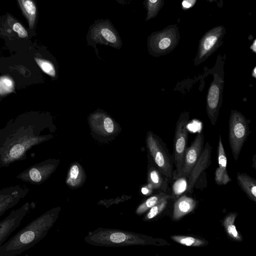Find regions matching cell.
I'll use <instances>...</instances> for the list:
<instances>
[{"mask_svg": "<svg viewBox=\"0 0 256 256\" xmlns=\"http://www.w3.org/2000/svg\"><path fill=\"white\" fill-rule=\"evenodd\" d=\"M226 28L222 26L214 27L200 38L194 62L198 66L206 61L222 44Z\"/></svg>", "mask_w": 256, "mask_h": 256, "instance_id": "cell-10", "label": "cell"}, {"mask_svg": "<svg viewBox=\"0 0 256 256\" xmlns=\"http://www.w3.org/2000/svg\"><path fill=\"white\" fill-rule=\"evenodd\" d=\"M172 186V194L174 198L178 197L184 192L186 191L187 188V179L186 177L180 176L174 180Z\"/></svg>", "mask_w": 256, "mask_h": 256, "instance_id": "cell-28", "label": "cell"}, {"mask_svg": "<svg viewBox=\"0 0 256 256\" xmlns=\"http://www.w3.org/2000/svg\"><path fill=\"white\" fill-rule=\"evenodd\" d=\"M180 40V34L177 25L168 26L149 36L148 38V52L156 57L167 54L176 47Z\"/></svg>", "mask_w": 256, "mask_h": 256, "instance_id": "cell-6", "label": "cell"}, {"mask_svg": "<svg viewBox=\"0 0 256 256\" xmlns=\"http://www.w3.org/2000/svg\"><path fill=\"white\" fill-rule=\"evenodd\" d=\"M256 154H254L252 158V161H253V165L252 166L256 169Z\"/></svg>", "mask_w": 256, "mask_h": 256, "instance_id": "cell-37", "label": "cell"}, {"mask_svg": "<svg viewBox=\"0 0 256 256\" xmlns=\"http://www.w3.org/2000/svg\"><path fill=\"white\" fill-rule=\"evenodd\" d=\"M174 198V196L172 194L160 192L158 194L150 197L140 204L136 208V212L138 215L143 214L160 202L164 200H170Z\"/></svg>", "mask_w": 256, "mask_h": 256, "instance_id": "cell-23", "label": "cell"}, {"mask_svg": "<svg viewBox=\"0 0 256 256\" xmlns=\"http://www.w3.org/2000/svg\"><path fill=\"white\" fill-rule=\"evenodd\" d=\"M86 38L88 44H104L120 48L122 42L118 33L108 20L96 21L90 28Z\"/></svg>", "mask_w": 256, "mask_h": 256, "instance_id": "cell-9", "label": "cell"}, {"mask_svg": "<svg viewBox=\"0 0 256 256\" xmlns=\"http://www.w3.org/2000/svg\"><path fill=\"white\" fill-rule=\"evenodd\" d=\"M44 126V114L34 111L10 120L0 130V168L26 160L30 149L50 138L40 134Z\"/></svg>", "mask_w": 256, "mask_h": 256, "instance_id": "cell-1", "label": "cell"}, {"mask_svg": "<svg viewBox=\"0 0 256 256\" xmlns=\"http://www.w3.org/2000/svg\"><path fill=\"white\" fill-rule=\"evenodd\" d=\"M218 166L214 172V180L216 184L219 186L226 185L232 181L230 178L227 167V158L222 139L220 134L217 148Z\"/></svg>", "mask_w": 256, "mask_h": 256, "instance_id": "cell-17", "label": "cell"}, {"mask_svg": "<svg viewBox=\"0 0 256 256\" xmlns=\"http://www.w3.org/2000/svg\"><path fill=\"white\" fill-rule=\"evenodd\" d=\"M164 0H144L146 10V21L155 18L164 6Z\"/></svg>", "mask_w": 256, "mask_h": 256, "instance_id": "cell-26", "label": "cell"}, {"mask_svg": "<svg viewBox=\"0 0 256 256\" xmlns=\"http://www.w3.org/2000/svg\"><path fill=\"white\" fill-rule=\"evenodd\" d=\"M196 201L186 195L182 196L176 200L174 205L172 219L178 221L192 212L196 206Z\"/></svg>", "mask_w": 256, "mask_h": 256, "instance_id": "cell-18", "label": "cell"}, {"mask_svg": "<svg viewBox=\"0 0 256 256\" xmlns=\"http://www.w3.org/2000/svg\"><path fill=\"white\" fill-rule=\"evenodd\" d=\"M34 60L44 72L52 77H56V70L51 62L38 58H34Z\"/></svg>", "mask_w": 256, "mask_h": 256, "instance_id": "cell-30", "label": "cell"}, {"mask_svg": "<svg viewBox=\"0 0 256 256\" xmlns=\"http://www.w3.org/2000/svg\"><path fill=\"white\" fill-rule=\"evenodd\" d=\"M60 207L52 208L33 220L0 247V256H16L40 241L56 222Z\"/></svg>", "mask_w": 256, "mask_h": 256, "instance_id": "cell-2", "label": "cell"}, {"mask_svg": "<svg viewBox=\"0 0 256 256\" xmlns=\"http://www.w3.org/2000/svg\"><path fill=\"white\" fill-rule=\"evenodd\" d=\"M238 183L247 196L256 202V180L245 173L238 172Z\"/></svg>", "mask_w": 256, "mask_h": 256, "instance_id": "cell-21", "label": "cell"}, {"mask_svg": "<svg viewBox=\"0 0 256 256\" xmlns=\"http://www.w3.org/2000/svg\"><path fill=\"white\" fill-rule=\"evenodd\" d=\"M86 178L82 168L78 163H74L70 168L66 178V184L72 188H78L83 184Z\"/></svg>", "mask_w": 256, "mask_h": 256, "instance_id": "cell-20", "label": "cell"}, {"mask_svg": "<svg viewBox=\"0 0 256 256\" xmlns=\"http://www.w3.org/2000/svg\"><path fill=\"white\" fill-rule=\"evenodd\" d=\"M13 82L10 78L4 76L0 78V94L4 95L14 90Z\"/></svg>", "mask_w": 256, "mask_h": 256, "instance_id": "cell-31", "label": "cell"}, {"mask_svg": "<svg viewBox=\"0 0 256 256\" xmlns=\"http://www.w3.org/2000/svg\"><path fill=\"white\" fill-rule=\"evenodd\" d=\"M90 244L101 246H124L130 245H170L166 240L132 232L98 228L90 232L85 238Z\"/></svg>", "mask_w": 256, "mask_h": 256, "instance_id": "cell-3", "label": "cell"}, {"mask_svg": "<svg viewBox=\"0 0 256 256\" xmlns=\"http://www.w3.org/2000/svg\"><path fill=\"white\" fill-rule=\"evenodd\" d=\"M146 145L152 163L172 183L174 177V164L165 142L156 134L148 131L146 136Z\"/></svg>", "mask_w": 256, "mask_h": 256, "instance_id": "cell-5", "label": "cell"}, {"mask_svg": "<svg viewBox=\"0 0 256 256\" xmlns=\"http://www.w3.org/2000/svg\"><path fill=\"white\" fill-rule=\"evenodd\" d=\"M36 203L26 202L21 207L12 210L10 214L0 222V247L7 238L20 224L24 218L32 208H34Z\"/></svg>", "mask_w": 256, "mask_h": 256, "instance_id": "cell-12", "label": "cell"}, {"mask_svg": "<svg viewBox=\"0 0 256 256\" xmlns=\"http://www.w3.org/2000/svg\"><path fill=\"white\" fill-rule=\"evenodd\" d=\"M212 148L208 142L204 146L202 153L196 164L188 176V184L186 192L192 194L194 186L198 178L211 164V154Z\"/></svg>", "mask_w": 256, "mask_h": 256, "instance_id": "cell-15", "label": "cell"}, {"mask_svg": "<svg viewBox=\"0 0 256 256\" xmlns=\"http://www.w3.org/2000/svg\"><path fill=\"white\" fill-rule=\"evenodd\" d=\"M168 201V200H162L150 208L144 218V220H150L160 215L165 210Z\"/></svg>", "mask_w": 256, "mask_h": 256, "instance_id": "cell-27", "label": "cell"}, {"mask_svg": "<svg viewBox=\"0 0 256 256\" xmlns=\"http://www.w3.org/2000/svg\"><path fill=\"white\" fill-rule=\"evenodd\" d=\"M148 183L150 184L154 189L168 194L169 182L153 163L148 164Z\"/></svg>", "mask_w": 256, "mask_h": 256, "instance_id": "cell-19", "label": "cell"}, {"mask_svg": "<svg viewBox=\"0 0 256 256\" xmlns=\"http://www.w3.org/2000/svg\"><path fill=\"white\" fill-rule=\"evenodd\" d=\"M118 3L121 4H126V2L124 1V0H116Z\"/></svg>", "mask_w": 256, "mask_h": 256, "instance_id": "cell-38", "label": "cell"}, {"mask_svg": "<svg viewBox=\"0 0 256 256\" xmlns=\"http://www.w3.org/2000/svg\"><path fill=\"white\" fill-rule=\"evenodd\" d=\"M90 120L93 130L99 134L108 136L114 134L116 130L114 120L106 114L96 113L90 116Z\"/></svg>", "mask_w": 256, "mask_h": 256, "instance_id": "cell-16", "label": "cell"}, {"mask_svg": "<svg viewBox=\"0 0 256 256\" xmlns=\"http://www.w3.org/2000/svg\"><path fill=\"white\" fill-rule=\"evenodd\" d=\"M59 162L58 160H46L28 168L18 174L16 178L31 184H40L54 172Z\"/></svg>", "mask_w": 256, "mask_h": 256, "instance_id": "cell-11", "label": "cell"}, {"mask_svg": "<svg viewBox=\"0 0 256 256\" xmlns=\"http://www.w3.org/2000/svg\"><path fill=\"white\" fill-rule=\"evenodd\" d=\"M210 2H216L217 6L220 8H222L223 6V0H207Z\"/></svg>", "mask_w": 256, "mask_h": 256, "instance_id": "cell-34", "label": "cell"}, {"mask_svg": "<svg viewBox=\"0 0 256 256\" xmlns=\"http://www.w3.org/2000/svg\"><path fill=\"white\" fill-rule=\"evenodd\" d=\"M2 98H0V103L1 101H2Z\"/></svg>", "mask_w": 256, "mask_h": 256, "instance_id": "cell-40", "label": "cell"}, {"mask_svg": "<svg viewBox=\"0 0 256 256\" xmlns=\"http://www.w3.org/2000/svg\"><path fill=\"white\" fill-rule=\"evenodd\" d=\"M153 190L154 189L152 186L148 183L146 185L142 188L141 192L144 195L148 196L152 192Z\"/></svg>", "mask_w": 256, "mask_h": 256, "instance_id": "cell-33", "label": "cell"}, {"mask_svg": "<svg viewBox=\"0 0 256 256\" xmlns=\"http://www.w3.org/2000/svg\"><path fill=\"white\" fill-rule=\"evenodd\" d=\"M30 189L26 186L16 185L0 190V216L6 210L15 206L28 194Z\"/></svg>", "mask_w": 256, "mask_h": 256, "instance_id": "cell-13", "label": "cell"}, {"mask_svg": "<svg viewBox=\"0 0 256 256\" xmlns=\"http://www.w3.org/2000/svg\"><path fill=\"white\" fill-rule=\"evenodd\" d=\"M250 48L254 52H256V40H254Z\"/></svg>", "mask_w": 256, "mask_h": 256, "instance_id": "cell-35", "label": "cell"}, {"mask_svg": "<svg viewBox=\"0 0 256 256\" xmlns=\"http://www.w3.org/2000/svg\"><path fill=\"white\" fill-rule=\"evenodd\" d=\"M131 0H124V1L126 2V3H128L130 2Z\"/></svg>", "mask_w": 256, "mask_h": 256, "instance_id": "cell-39", "label": "cell"}, {"mask_svg": "<svg viewBox=\"0 0 256 256\" xmlns=\"http://www.w3.org/2000/svg\"><path fill=\"white\" fill-rule=\"evenodd\" d=\"M170 238L173 241L186 246L202 247L208 244L206 239L193 236L172 235Z\"/></svg>", "mask_w": 256, "mask_h": 256, "instance_id": "cell-24", "label": "cell"}, {"mask_svg": "<svg viewBox=\"0 0 256 256\" xmlns=\"http://www.w3.org/2000/svg\"><path fill=\"white\" fill-rule=\"evenodd\" d=\"M196 0H183L182 2V8L188 10L196 4Z\"/></svg>", "mask_w": 256, "mask_h": 256, "instance_id": "cell-32", "label": "cell"}, {"mask_svg": "<svg viewBox=\"0 0 256 256\" xmlns=\"http://www.w3.org/2000/svg\"><path fill=\"white\" fill-rule=\"evenodd\" d=\"M204 136L202 132L197 133L190 145L186 148L180 176L187 178L196 164L204 146Z\"/></svg>", "mask_w": 256, "mask_h": 256, "instance_id": "cell-14", "label": "cell"}, {"mask_svg": "<svg viewBox=\"0 0 256 256\" xmlns=\"http://www.w3.org/2000/svg\"><path fill=\"white\" fill-rule=\"evenodd\" d=\"M226 55L218 54L214 66L209 70L213 80L208 88L206 98V112L212 126H215L222 102L224 84Z\"/></svg>", "mask_w": 256, "mask_h": 256, "instance_id": "cell-4", "label": "cell"}, {"mask_svg": "<svg viewBox=\"0 0 256 256\" xmlns=\"http://www.w3.org/2000/svg\"><path fill=\"white\" fill-rule=\"evenodd\" d=\"M8 22L12 29L17 33L18 36L21 38H26L28 36V33L22 25L14 19L11 16H8Z\"/></svg>", "mask_w": 256, "mask_h": 256, "instance_id": "cell-29", "label": "cell"}, {"mask_svg": "<svg viewBox=\"0 0 256 256\" xmlns=\"http://www.w3.org/2000/svg\"><path fill=\"white\" fill-rule=\"evenodd\" d=\"M189 120V112L184 111L181 112L176 122L174 138V152L172 155L175 167L174 180L181 175L184 155L188 138V125Z\"/></svg>", "mask_w": 256, "mask_h": 256, "instance_id": "cell-7", "label": "cell"}, {"mask_svg": "<svg viewBox=\"0 0 256 256\" xmlns=\"http://www.w3.org/2000/svg\"><path fill=\"white\" fill-rule=\"evenodd\" d=\"M238 214L230 212L224 218L222 225L227 236L233 241L240 242L243 238L240 233L237 230L234 224Z\"/></svg>", "mask_w": 256, "mask_h": 256, "instance_id": "cell-22", "label": "cell"}, {"mask_svg": "<svg viewBox=\"0 0 256 256\" xmlns=\"http://www.w3.org/2000/svg\"><path fill=\"white\" fill-rule=\"evenodd\" d=\"M24 14L26 18L29 27L32 28L35 24L37 10L32 0H18Z\"/></svg>", "mask_w": 256, "mask_h": 256, "instance_id": "cell-25", "label": "cell"}, {"mask_svg": "<svg viewBox=\"0 0 256 256\" xmlns=\"http://www.w3.org/2000/svg\"><path fill=\"white\" fill-rule=\"evenodd\" d=\"M256 67L254 66L253 68V70H252V77H254V78H256Z\"/></svg>", "mask_w": 256, "mask_h": 256, "instance_id": "cell-36", "label": "cell"}, {"mask_svg": "<svg viewBox=\"0 0 256 256\" xmlns=\"http://www.w3.org/2000/svg\"><path fill=\"white\" fill-rule=\"evenodd\" d=\"M250 122L241 112L231 110L228 121V142L235 160H238L249 135Z\"/></svg>", "mask_w": 256, "mask_h": 256, "instance_id": "cell-8", "label": "cell"}]
</instances>
